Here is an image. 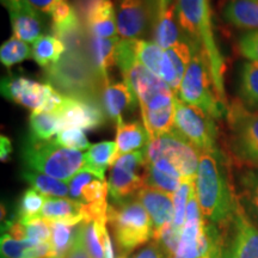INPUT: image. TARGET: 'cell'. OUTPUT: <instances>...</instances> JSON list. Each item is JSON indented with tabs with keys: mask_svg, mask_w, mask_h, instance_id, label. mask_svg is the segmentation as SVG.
Listing matches in <instances>:
<instances>
[{
	"mask_svg": "<svg viewBox=\"0 0 258 258\" xmlns=\"http://www.w3.org/2000/svg\"><path fill=\"white\" fill-rule=\"evenodd\" d=\"M79 12L82 23L90 36L118 37L116 11L111 0H80Z\"/></svg>",
	"mask_w": 258,
	"mask_h": 258,
	"instance_id": "14",
	"label": "cell"
},
{
	"mask_svg": "<svg viewBox=\"0 0 258 258\" xmlns=\"http://www.w3.org/2000/svg\"><path fill=\"white\" fill-rule=\"evenodd\" d=\"M195 189L203 219L220 231L230 228L240 200L232 186L227 161L221 151L201 152Z\"/></svg>",
	"mask_w": 258,
	"mask_h": 258,
	"instance_id": "1",
	"label": "cell"
},
{
	"mask_svg": "<svg viewBox=\"0 0 258 258\" xmlns=\"http://www.w3.org/2000/svg\"><path fill=\"white\" fill-rule=\"evenodd\" d=\"M118 41V37L103 38L90 36L89 57L105 86L109 84V70L116 63L115 51Z\"/></svg>",
	"mask_w": 258,
	"mask_h": 258,
	"instance_id": "26",
	"label": "cell"
},
{
	"mask_svg": "<svg viewBox=\"0 0 258 258\" xmlns=\"http://www.w3.org/2000/svg\"><path fill=\"white\" fill-rule=\"evenodd\" d=\"M226 118L231 153L244 165L258 167V111L249 110L237 101L228 105Z\"/></svg>",
	"mask_w": 258,
	"mask_h": 258,
	"instance_id": "7",
	"label": "cell"
},
{
	"mask_svg": "<svg viewBox=\"0 0 258 258\" xmlns=\"http://www.w3.org/2000/svg\"><path fill=\"white\" fill-rule=\"evenodd\" d=\"M106 218L114 235L116 254L128 256L153 238L152 221L138 199L109 205Z\"/></svg>",
	"mask_w": 258,
	"mask_h": 258,
	"instance_id": "5",
	"label": "cell"
},
{
	"mask_svg": "<svg viewBox=\"0 0 258 258\" xmlns=\"http://www.w3.org/2000/svg\"><path fill=\"white\" fill-rule=\"evenodd\" d=\"M79 225H70L64 222H50V244L53 247V258H66L78 239Z\"/></svg>",
	"mask_w": 258,
	"mask_h": 258,
	"instance_id": "32",
	"label": "cell"
},
{
	"mask_svg": "<svg viewBox=\"0 0 258 258\" xmlns=\"http://www.w3.org/2000/svg\"><path fill=\"white\" fill-rule=\"evenodd\" d=\"M239 102L249 110L258 111V63L244 61L239 66L237 80Z\"/></svg>",
	"mask_w": 258,
	"mask_h": 258,
	"instance_id": "27",
	"label": "cell"
},
{
	"mask_svg": "<svg viewBox=\"0 0 258 258\" xmlns=\"http://www.w3.org/2000/svg\"><path fill=\"white\" fill-rule=\"evenodd\" d=\"M115 258H128V256H125V254H116Z\"/></svg>",
	"mask_w": 258,
	"mask_h": 258,
	"instance_id": "50",
	"label": "cell"
},
{
	"mask_svg": "<svg viewBox=\"0 0 258 258\" xmlns=\"http://www.w3.org/2000/svg\"><path fill=\"white\" fill-rule=\"evenodd\" d=\"M175 2L176 0H157L158 14H161V12L165 11L167 8H170V6H172L173 4H175Z\"/></svg>",
	"mask_w": 258,
	"mask_h": 258,
	"instance_id": "49",
	"label": "cell"
},
{
	"mask_svg": "<svg viewBox=\"0 0 258 258\" xmlns=\"http://www.w3.org/2000/svg\"><path fill=\"white\" fill-rule=\"evenodd\" d=\"M22 159L28 170L64 182L80 172L86 164V156L82 151L60 146L53 139L37 140L30 135L22 147Z\"/></svg>",
	"mask_w": 258,
	"mask_h": 258,
	"instance_id": "4",
	"label": "cell"
},
{
	"mask_svg": "<svg viewBox=\"0 0 258 258\" xmlns=\"http://www.w3.org/2000/svg\"><path fill=\"white\" fill-rule=\"evenodd\" d=\"M132 258H167V256L161 250V247L156 241L148 244L144 249H141L137 254H134Z\"/></svg>",
	"mask_w": 258,
	"mask_h": 258,
	"instance_id": "44",
	"label": "cell"
},
{
	"mask_svg": "<svg viewBox=\"0 0 258 258\" xmlns=\"http://www.w3.org/2000/svg\"><path fill=\"white\" fill-rule=\"evenodd\" d=\"M30 137L37 140H51L60 133V120L55 112H31L29 117Z\"/></svg>",
	"mask_w": 258,
	"mask_h": 258,
	"instance_id": "33",
	"label": "cell"
},
{
	"mask_svg": "<svg viewBox=\"0 0 258 258\" xmlns=\"http://www.w3.org/2000/svg\"><path fill=\"white\" fill-rule=\"evenodd\" d=\"M178 98L186 104L202 109L215 120L227 115L228 106L219 99L215 92L207 59L202 50L196 46L180 83Z\"/></svg>",
	"mask_w": 258,
	"mask_h": 258,
	"instance_id": "6",
	"label": "cell"
},
{
	"mask_svg": "<svg viewBox=\"0 0 258 258\" xmlns=\"http://www.w3.org/2000/svg\"><path fill=\"white\" fill-rule=\"evenodd\" d=\"M35 241L19 240L5 233L2 235V258H25L28 250L34 246Z\"/></svg>",
	"mask_w": 258,
	"mask_h": 258,
	"instance_id": "41",
	"label": "cell"
},
{
	"mask_svg": "<svg viewBox=\"0 0 258 258\" xmlns=\"http://www.w3.org/2000/svg\"><path fill=\"white\" fill-rule=\"evenodd\" d=\"M125 83L129 84L139 101V108H144L154 97L170 91V86L160 77L151 72L144 64L137 62L123 76ZM172 91V90H171Z\"/></svg>",
	"mask_w": 258,
	"mask_h": 258,
	"instance_id": "20",
	"label": "cell"
},
{
	"mask_svg": "<svg viewBox=\"0 0 258 258\" xmlns=\"http://www.w3.org/2000/svg\"><path fill=\"white\" fill-rule=\"evenodd\" d=\"M80 227H82V226H80ZM66 258H91V256H90L88 252V250L84 246L82 238H80V231L78 239H77L76 244H74V246L72 247V250L70 251V253L67 254Z\"/></svg>",
	"mask_w": 258,
	"mask_h": 258,
	"instance_id": "46",
	"label": "cell"
},
{
	"mask_svg": "<svg viewBox=\"0 0 258 258\" xmlns=\"http://www.w3.org/2000/svg\"><path fill=\"white\" fill-rule=\"evenodd\" d=\"M30 57L31 50L27 42L15 36L5 41L0 47V60L8 70L22 61L30 59Z\"/></svg>",
	"mask_w": 258,
	"mask_h": 258,
	"instance_id": "36",
	"label": "cell"
},
{
	"mask_svg": "<svg viewBox=\"0 0 258 258\" xmlns=\"http://www.w3.org/2000/svg\"><path fill=\"white\" fill-rule=\"evenodd\" d=\"M175 5L180 28L188 40L205 54L215 92L228 106L225 91V59L215 36L211 0H176Z\"/></svg>",
	"mask_w": 258,
	"mask_h": 258,
	"instance_id": "2",
	"label": "cell"
},
{
	"mask_svg": "<svg viewBox=\"0 0 258 258\" xmlns=\"http://www.w3.org/2000/svg\"><path fill=\"white\" fill-rule=\"evenodd\" d=\"M138 40H123L118 41L115 51V61L120 69L122 76H125L129 70L134 66L138 61L137 53Z\"/></svg>",
	"mask_w": 258,
	"mask_h": 258,
	"instance_id": "40",
	"label": "cell"
},
{
	"mask_svg": "<svg viewBox=\"0 0 258 258\" xmlns=\"http://www.w3.org/2000/svg\"><path fill=\"white\" fill-rule=\"evenodd\" d=\"M2 95L16 104L30 109L32 112H55L64 98L49 83L42 84L11 74L2 80Z\"/></svg>",
	"mask_w": 258,
	"mask_h": 258,
	"instance_id": "8",
	"label": "cell"
},
{
	"mask_svg": "<svg viewBox=\"0 0 258 258\" xmlns=\"http://www.w3.org/2000/svg\"><path fill=\"white\" fill-rule=\"evenodd\" d=\"M55 141L60 146H63L70 150L83 151L89 150L91 145L89 144L85 132L82 129H64L56 135Z\"/></svg>",
	"mask_w": 258,
	"mask_h": 258,
	"instance_id": "42",
	"label": "cell"
},
{
	"mask_svg": "<svg viewBox=\"0 0 258 258\" xmlns=\"http://www.w3.org/2000/svg\"><path fill=\"white\" fill-rule=\"evenodd\" d=\"M214 117L195 105L186 104L177 97L175 102V129L200 152H217L218 127Z\"/></svg>",
	"mask_w": 258,
	"mask_h": 258,
	"instance_id": "9",
	"label": "cell"
},
{
	"mask_svg": "<svg viewBox=\"0 0 258 258\" xmlns=\"http://www.w3.org/2000/svg\"><path fill=\"white\" fill-rule=\"evenodd\" d=\"M117 145L116 141H102L90 146L86 156V164L84 169L95 173V175L105 178V170L116 161Z\"/></svg>",
	"mask_w": 258,
	"mask_h": 258,
	"instance_id": "29",
	"label": "cell"
},
{
	"mask_svg": "<svg viewBox=\"0 0 258 258\" xmlns=\"http://www.w3.org/2000/svg\"><path fill=\"white\" fill-rule=\"evenodd\" d=\"M138 61L144 64L151 72L160 77L161 63H163L164 49L160 48L154 41L138 40L137 43Z\"/></svg>",
	"mask_w": 258,
	"mask_h": 258,
	"instance_id": "37",
	"label": "cell"
},
{
	"mask_svg": "<svg viewBox=\"0 0 258 258\" xmlns=\"http://www.w3.org/2000/svg\"><path fill=\"white\" fill-rule=\"evenodd\" d=\"M102 106L106 118L118 125L124 122L125 112L133 111L139 106V101L128 83H109L103 90Z\"/></svg>",
	"mask_w": 258,
	"mask_h": 258,
	"instance_id": "17",
	"label": "cell"
},
{
	"mask_svg": "<svg viewBox=\"0 0 258 258\" xmlns=\"http://www.w3.org/2000/svg\"><path fill=\"white\" fill-rule=\"evenodd\" d=\"M12 32L14 36L24 42L34 43L41 36H43L44 23L38 11L32 9L30 5L25 4L23 8L10 11Z\"/></svg>",
	"mask_w": 258,
	"mask_h": 258,
	"instance_id": "22",
	"label": "cell"
},
{
	"mask_svg": "<svg viewBox=\"0 0 258 258\" xmlns=\"http://www.w3.org/2000/svg\"><path fill=\"white\" fill-rule=\"evenodd\" d=\"M224 258H258V227L240 201L230 226V237L225 241Z\"/></svg>",
	"mask_w": 258,
	"mask_h": 258,
	"instance_id": "13",
	"label": "cell"
},
{
	"mask_svg": "<svg viewBox=\"0 0 258 258\" xmlns=\"http://www.w3.org/2000/svg\"><path fill=\"white\" fill-rule=\"evenodd\" d=\"M150 144V137L143 120L122 122L116 125V160L124 154L145 150Z\"/></svg>",
	"mask_w": 258,
	"mask_h": 258,
	"instance_id": "24",
	"label": "cell"
},
{
	"mask_svg": "<svg viewBox=\"0 0 258 258\" xmlns=\"http://www.w3.org/2000/svg\"><path fill=\"white\" fill-rule=\"evenodd\" d=\"M70 198L85 206L106 205L109 185L105 178L83 169L69 182Z\"/></svg>",
	"mask_w": 258,
	"mask_h": 258,
	"instance_id": "18",
	"label": "cell"
},
{
	"mask_svg": "<svg viewBox=\"0 0 258 258\" xmlns=\"http://www.w3.org/2000/svg\"><path fill=\"white\" fill-rule=\"evenodd\" d=\"M12 153V144L10 139L5 135L0 137V158L2 161H6Z\"/></svg>",
	"mask_w": 258,
	"mask_h": 258,
	"instance_id": "47",
	"label": "cell"
},
{
	"mask_svg": "<svg viewBox=\"0 0 258 258\" xmlns=\"http://www.w3.org/2000/svg\"><path fill=\"white\" fill-rule=\"evenodd\" d=\"M25 2L36 11L50 16L59 0H25Z\"/></svg>",
	"mask_w": 258,
	"mask_h": 258,
	"instance_id": "45",
	"label": "cell"
},
{
	"mask_svg": "<svg viewBox=\"0 0 258 258\" xmlns=\"http://www.w3.org/2000/svg\"><path fill=\"white\" fill-rule=\"evenodd\" d=\"M46 200V196H43L35 189L30 188L25 190L18 202L16 220L22 224H27V222L40 219Z\"/></svg>",
	"mask_w": 258,
	"mask_h": 258,
	"instance_id": "34",
	"label": "cell"
},
{
	"mask_svg": "<svg viewBox=\"0 0 258 258\" xmlns=\"http://www.w3.org/2000/svg\"><path fill=\"white\" fill-rule=\"evenodd\" d=\"M239 189L241 200L258 219V167H249L240 173Z\"/></svg>",
	"mask_w": 258,
	"mask_h": 258,
	"instance_id": "35",
	"label": "cell"
},
{
	"mask_svg": "<svg viewBox=\"0 0 258 258\" xmlns=\"http://www.w3.org/2000/svg\"><path fill=\"white\" fill-rule=\"evenodd\" d=\"M195 190V179H184L177 191L172 195L175 215H173V226L176 230L182 231L186 217V207L190 200V196Z\"/></svg>",
	"mask_w": 258,
	"mask_h": 258,
	"instance_id": "38",
	"label": "cell"
},
{
	"mask_svg": "<svg viewBox=\"0 0 258 258\" xmlns=\"http://www.w3.org/2000/svg\"><path fill=\"white\" fill-rule=\"evenodd\" d=\"M22 177L32 189L46 198H67L70 196L69 183L50 177L44 173L25 169Z\"/></svg>",
	"mask_w": 258,
	"mask_h": 258,
	"instance_id": "31",
	"label": "cell"
},
{
	"mask_svg": "<svg viewBox=\"0 0 258 258\" xmlns=\"http://www.w3.org/2000/svg\"><path fill=\"white\" fill-rule=\"evenodd\" d=\"M41 218L49 222L79 225L85 221L83 203L67 198H47Z\"/></svg>",
	"mask_w": 258,
	"mask_h": 258,
	"instance_id": "21",
	"label": "cell"
},
{
	"mask_svg": "<svg viewBox=\"0 0 258 258\" xmlns=\"http://www.w3.org/2000/svg\"><path fill=\"white\" fill-rule=\"evenodd\" d=\"M153 37L154 42L164 50L177 46L180 42L188 41L179 25L175 4L157 15Z\"/></svg>",
	"mask_w": 258,
	"mask_h": 258,
	"instance_id": "25",
	"label": "cell"
},
{
	"mask_svg": "<svg viewBox=\"0 0 258 258\" xmlns=\"http://www.w3.org/2000/svg\"><path fill=\"white\" fill-rule=\"evenodd\" d=\"M195 46L188 41L180 42L177 46L164 50L160 78L165 82L175 95L178 96L180 83L192 57Z\"/></svg>",
	"mask_w": 258,
	"mask_h": 258,
	"instance_id": "19",
	"label": "cell"
},
{
	"mask_svg": "<svg viewBox=\"0 0 258 258\" xmlns=\"http://www.w3.org/2000/svg\"><path fill=\"white\" fill-rule=\"evenodd\" d=\"M183 180L184 179L167 175L151 164L146 163V166H145V183H146V185L161 190V191L170 194V195H173L177 191Z\"/></svg>",
	"mask_w": 258,
	"mask_h": 258,
	"instance_id": "39",
	"label": "cell"
},
{
	"mask_svg": "<svg viewBox=\"0 0 258 258\" xmlns=\"http://www.w3.org/2000/svg\"><path fill=\"white\" fill-rule=\"evenodd\" d=\"M6 233L19 240H31L35 243L50 241V222L42 218L27 224H22L17 220L9 221L6 222Z\"/></svg>",
	"mask_w": 258,
	"mask_h": 258,
	"instance_id": "30",
	"label": "cell"
},
{
	"mask_svg": "<svg viewBox=\"0 0 258 258\" xmlns=\"http://www.w3.org/2000/svg\"><path fill=\"white\" fill-rule=\"evenodd\" d=\"M221 15L232 27L258 31V0H227Z\"/></svg>",
	"mask_w": 258,
	"mask_h": 258,
	"instance_id": "23",
	"label": "cell"
},
{
	"mask_svg": "<svg viewBox=\"0 0 258 258\" xmlns=\"http://www.w3.org/2000/svg\"><path fill=\"white\" fill-rule=\"evenodd\" d=\"M66 50L60 38L54 35H43L32 43L31 59L43 70H48L62 57Z\"/></svg>",
	"mask_w": 258,
	"mask_h": 258,
	"instance_id": "28",
	"label": "cell"
},
{
	"mask_svg": "<svg viewBox=\"0 0 258 258\" xmlns=\"http://www.w3.org/2000/svg\"><path fill=\"white\" fill-rule=\"evenodd\" d=\"M148 8L145 0H117L116 19L118 35L123 40H140L148 25Z\"/></svg>",
	"mask_w": 258,
	"mask_h": 258,
	"instance_id": "15",
	"label": "cell"
},
{
	"mask_svg": "<svg viewBox=\"0 0 258 258\" xmlns=\"http://www.w3.org/2000/svg\"><path fill=\"white\" fill-rule=\"evenodd\" d=\"M46 77L61 95L102 104L105 84L84 50L67 49L55 64L46 70Z\"/></svg>",
	"mask_w": 258,
	"mask_h": 258,
	"instance_id": "3",
	"label": "cell"
},
{
	"mask_svg": "<svg viewBox=\"0 0 258 258\" xmlns=\"http://www.w3.org/2000/svg\"><path fill=\"white\" fill-rule=\"evenodd\" d=\"M61 131L82 129L95 131L105 123L106 116L101 103L64 96L63 103L55 111ZM60 131V132H61Z\"/></svg>",
	"mask_w": 258,
	"mask_h": 258,
	"instance_id": "12",
	"label": "cell"
},
{
	"mask_svg": "<svg viewBox=\"0 0 258 258\" xmlns=\"http://www.w3.org/2000/svg\"><path fill=\"white\" fill-rule=\"evenodd\" d=\"M146 148L121 156L112 164L109 173V195L112 202L134 199L145 183Z\"/></svg>",
	"mask_w": 258,
	"mask_h": 258,
	"instance_id": "11",
	"label": "cell"
},
{
	"mask_svg": "<svg viewBox=\"0 0 258 258\" xmlns=\"http://www.w3.org/2000/svg\"><path fill=\"white\" fill-rule=\"evenodd\" d=\"M201 152L183 138L175 128L169 133L154 138L146 147V163L160 158L170 160L177 167L183 179H195Z\"/></svg>",
	"mask_w": 258,
	"mask_h": 258,
	"instance_id": "10",
	"label": "cell"
},
{
	"mask_svg": "<svg viewBox=\"0 0 258 258\" xmlns=\"http://www.w3.org/2000/svg\"><path fill=\"white\" fill-rule=\"evenodd\" d=\"M238 50L246 61L258 63V31H245L238 38Z\"/></svg>",
	"mask_w": 258,
	"mask_h": 258,
	"instance_id": "43",
	"label": "cell"
},
{
	"mask_svg": "<svg viewBox=\"0 0 258 258\" xmlns=\"http://www.w3.org/2000/svg\"><path fill=\"white\" fill-rule=\"evenodd\" d=\"M137 199L150 215L153 226V238L156 239L164 228L173 224L175 207L172 195L145 185L138 192Z\"/></svg>",
	"mask_w": 258,
	"mask_h": 258,
	"instance_id": "16",
	"label": "cell"
},
{
	"mask_svg": "<svg viewBox=\"0 0 258 258\" xmlns=\"http://www.w3.org/2000/svg\"><path fill=\"white\" fill-rule=\"evenodd\" d=\"M2 4L4 5L10 12L23 8V6L27 4V2H25V0H2Z\"/></svg>",
	"mask_w": 258,
	"mask_h": 258,
	"instance_id": "48",
	"label": "cell"
}]
</instances>
